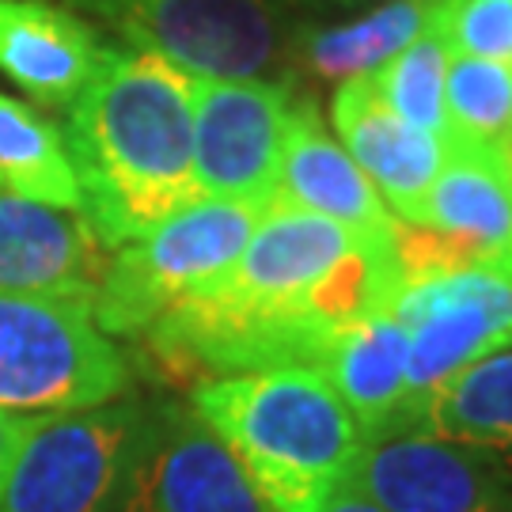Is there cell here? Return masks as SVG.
<instances>
[{
  "label": "cell",
  "instance_id": "cell-16",
  "mask_svg": "<svg viewBox=\"0 0 512 512\" xmlns=\"http://www.w3.org/2000/svg\"><path fill=\"white\" fill-rule=\"evenodd\" d=\"M418 224L475 239L490 251L497 270L512 274V175L501 152L452 141Z\"/></svg>",
  "mask_w": 512,
  "mask_h": 512
},
{
  "label": "cell",
  "instance_id": "cell-25",
  "mask_svg": "<svg viewBox=\"0 0 512 512\" xmlns=\"http://www.w3.org/2000/svg\"><path fill=\"white\" fill-rule=\"evenodd\" d=\"M327 512H387V509H380L365 490H357V486L349 482L346 490H338V497L327 505Z\"/></svg>",
  "mask_w": 512,
  "mask_h": 512
},
{
  "label": "cell",
  "instance_id": "cell-17",
  "mask_svg": "<svg viewBox=\"0 0 512 512\" xmlns=\"http://www.w3.org/2000/svg\"><path fill=\"white\" fill-rule=\"evenodd\" d=\"M456 0H391L346 23L311 27L296 38V61L319 80L342 84L353 76H372L395 54L444 23Z\"/></svg>",
  "mask_w": 512,
  "mask_h": 512
},
{
  "label": "cell",
  "instance_id": "cell-11",
  "mask_svg": "<svg viewBox=\"0 0 512 512\" xmlns=\"http://www.w3.org/2000/svg\"><path fill=\"white\" fill-rule=\"evenodd\" d=\"M110 247L92 220L16 194H0V293L92 304Z\"/></svg>",
  "mask_w": 512,
  "mask_h": 512
},
{
  "label": "cell",
  "instance_id": "cell-13",
  "mask_svg": "<svg viewBox=\"0 0 512 512\" xmlns=\"http://www.w3.org/2000/svg\"><path fill=\"white\" fill-rule=\"evenodd\" d=\"M107 46L57 0H0V76L38 107L69 110L92 84Z\"/></svg>",
  "mask_w": 512,
  "mask_h": 512
},
{
  "label": "cell",
  "instance_id": "cell-10",
  "mask_svg": "<svg viewBox=\"0 0 512 512\" xmlns=\"http://www.w3.org/2000/svg\"><path fill=\"white\" fill-rule=\"evenodd\" d=\"M353 486L387 512H512L501 459L429 433L365 440Z\"/></svg>",
  "mask_w": 512,
  "mask_h": 512
},
{
  "label": "cell",
  "instance_id": "cell-19",
  "mask_svg": "<svg viewBox=\"0 0 512 512\" xmlns=\"http://www.w3.org/2000/svg\"><path fill=\"white\" fill-rule=\"evenodd\" d=\"M0 194L84 213V194L61 129L31 103L0 92Z\"/></svg>",
  "mask_w": 512,
  "mask_h": 512
},
{
  "label": "cell",
  "instance_id": "cell-18",
  "mask_svg": "<svg viewBox=\"0 0 512 512\" xmlns=\"http://www.w3.org/2000/svg\"><path fill=\"white\" fill-rule=\"evenodd\" d=\"M414 433L512 459V346L482 357L440 387L421 410Z\"/></svg>",
  "mask_w": 512,
  "mask_h": 512
},
{
  "label": "cell",
  "instance_id": "cell-28",
  "mask_svg": "<svg viewBox=\"0 0 512 512\" xmlns=\"http://www.w3.org/2000/svg\"><path fill=\"white\" fill-rule=\"evenodd\" d=\"M380 4H391V0H380Z\"/></svg>",
  "mask_w": 512,
  "mask_h": 512
},
{
  "label": "cell",
  "instance_id": "cell-15",
  "mask_svg": "<svg viewBox=\"0 0 512 512\" xmlns=\"http://www.w3.org/2000/svg\"><path fill=\"white\" fill-rule=\"evenodd\" d=\"M323 376L342 395L368 440L403 433L410 338L391 311L365 315L361 323L342 330L323 361Z\"/></svg>",
  "mask_w": 512,
  "mask_h": 512
},
{
  "label": "cell",
  "instance_id": "cell-24",
  "mask_svg": "<svg viewBox=\"0 0 512 512\" xmlns=\"http://www.w3.org/2000/svg\"><path fill=\"white\" fill-rule=\"evenodd\" d=\"M31 425H35V418H27V414L0 410V490H4V478L12 471V463H16L19 448H23V440L31 433Z\"/></svg>",
  "mask_w": 512,
  "mask_h": 512
},
{
  "label": "cell",
  "instance_id": "cell-12",
  "mask_svg": "<svg viewBox=\"0 0 512 512\" xmlns=\"http://www.w3.org/2000/svg\"><path fill=\"white\" fill-rule=\"evenodd\" d=\"M330 122L338 133V145L365 171L387 209L399 220L418 224L425 194L437 183L448 145L399 118L372 92L368 76H353L338 84L330 103Z\"/></svg>",
  "mask_w": 512,
  "mask_h": 512
},
{
  "label": "cell",
  "instance_id": "cell-14",
  "mask_svg": "<svg viewBox=\"0 0 512 512\" xmlns=\"http://www.w3.org/2000/svg\"><path fill=\"white\" fill-rule=\"evenodd\" d=\"M270 205L327 217L365 239H384L395 220V213L376 194V186L368 183L365 171L323 129L319 110L308 99H300L285 148H281Z\"/></svg>",
  "mask_w": 512,
  "mask_h": 512
},
{
  "label": "cell",
  "instance_id": "cell-3",
  "mask_svg": "<svg viewBox=\"0 0 512 512\" xmlns=\"http://www.w3.org/2000/svg\"><path fill=\"white\" fill-rule=\"evenodd\" d=\"M266 209L251 202L198 198L110 251V266L92 300L95 327L107 338H141L175 304L209 289L243 255Z\"/></svg>",
  "mask_w": 512,
  "mask_h": 512
},
{
  "label": "cell",
  "instance_id": "cell-2",
  "mask_svg": "<svg viewBox=\"0 0 512 512\" xmlns=\"http://www.w3.org/2000/svg\"><path fill=\"white\" fill-rule=\"evenodd\" d=\"M190 410L270 512H327L368 440L319 368L209 376L190 387Z\"/></svg>",
  "mask_w": 512,
  "mask_h": 512
},
{
  "label": "cell",
  "instance_id": "cell-7",
  "mask_svg": "<svg viewBox=\"0 0 512 512\" xmlns=\"http://www.w3.org/2000/svg\"><path fill=\"white\" fill-rule=\"evenodd\" d=\"M387 311L410 338L403 433H414L421 410L440 387L482 357L512 346V274L482 266L406 281Z\"/></svg>",
  "mask_w": 512,
  "mask_h": 512
},
{
  "label": "cell",
  "instance_id": "cell-23",
  "mask_svg": "<svg viewBox=\"0 0 512 512\" xmlns=\"http://www.w3.org/2000/svg\"><path fill=\"white\" fill-rule=\"evenodd\" d=\"M440 31L452 54L512 65V0H456Z\"/></svg>",
  "mask_w": 512,
  "mask_h": 512
},
{
  "label": "cell",
  "instance_id": "cell-6",
  "mask_svg": "<svg viewBox=\"0 0 512 512\" xmlns=\"http://www.w3.org/2000/svg\"><path fill=\"white\" fill-rule=\"evenodd\" d=\"M137 403L42 414L0 490V512H122Z\"/></svg>",
  "mask_w": 512,
  "mask_h": 512
},
{
  "label": "cell",
  "instance_id": "cell-22",
  "mask_svg": "<svg viewBox=\"0 0 512 512\" xmlns=\"http://www.w3.org/2000/svg\"><path fill=\"white\" fill-rule=\"evenodd\" d=\"M391 258H395V270H399V285L440 274H459V270H482V266L497 270L490 251L475 239L399 217L391 220Z\"/></svg>",
  "mask_w": 512,
  "mask_h": 512
},
{
  "label": "cell",
  "instance_id": "cell-5",
  "mask_svg": "<svg viewBox=\"0 0 512 512\" xmlns=\"http://www.w3.org/2000/svg\"><path fill=\"white\" fill-rule=\"evenodd\" d=\"M107 23L194 80H270L300 38L285 0H118Z\"/></svg>",
  "mask_w": 512,
  "mask_h": 512
},
{
  "label": "cell",
  "instance_id": "cell-1",
  "mask_svg": "<svg viewBox=\"0 0 512 512\" xmlns=\"http://www.w3.org/2000/svg\"><path fill=\"white\" fill-rule=\"evenodd\" d=\"M65 148L84 217L110 251L198 202L194 76L145 50L107 46L99 73L65 110Z\"/></svg>",
  "mask_w": 512,
  "mask_h": 512
},
{
  "label": "cell",
  "instance_id": "cell-8",
  "mask_svg": "<svg viewBox=\"0 0 512 512\" xmlns=\"http://www.w3.org/2000/svg\"><path fill=\"white\" fill-rule=\"evenodd\" d=\"M296 107L285 80H194L198 194L266 209Z\"/></svg>",
  "mask_w": 512,
  "mask_h": 512
},
{
  "label": "cell",
  "instance_id": "cell-27",
  "mask_svg": "<svg viewBox=\"0 0 512 512\" xmlns=\"http://www.w3.org/2000/svg\"><path fill=\"white\" fill-rule=\"evenodd\" d=\"M497 152H501V160H505V167H509V175H512V137L501 148H497Z\"/></svg>",
  "mask_w": 512,
  "mask_h": 512
},
{
  "label": "cell",
  "instance_id": "cell-9",
  "mask_svg": "<svg viewBox=\"0 0 512 512\" xmlns=\"http://www.w3.org/2000/svg\"><path fill=\"white\" fill-rule=\"evenodd\" d=\"M122 512H270L190 406L141 410Z\"/></svg>",
  "mask_w": 512,
  "mask_h": 512
},
{
  "label": "cell",
  "instance_id": "cell-4",
  "mask_svg": "<svg viewBox=\"0 0 512 512\" xmlns=\"http://www.w3.org/2000/svg\"><path fill=\"white\" fill-rule=\"evenodd\" d=\"M126 353L95 327L92 304L0 293V410L76 414L129 391Z\"/></svg>",
  "mask_w": 512,
  "mask_h": 512
},
{
  "label": "cell",
  "instance_id": "cell-26",
  "mask_svg": "<svg viewBox=\"0 0 512 512\" xmlns=\"http://www.w3.org/2000/svg\"><path fill=\"white\" fill-rule=\"evenodd\" d=\"M73 8H80V12H92V16H99V19H107V12L118 4V0H69Z\"/></svg>",
  "mask_w": 512,
  "mask_h": 512
},
{
  "label": "cell",
  "instance_id": "cell-21",
  "mask_svg": "<svg viewBox=\"0 0 512 512\" xmlns=\"http://www.w3.org/2000/svg\"><path fill=\"white\" fill-rule=\"evenodd\" d=\"M444 27V23H440ZM433 27L414 38L403 54H395L368 76L372 92L410 126L425 129L448 145V114H444V76H448V38Z\"/></svg>",
  "mask_w": 512,
  "mask_h": 512
},
{
  "label": "cell",
  "instance_id": "cell-20",
  "mask_svg": "<svg viewBox=\"0 0 512 512\" xmlns=\"http://www.w3.org/2000/svg\"><path fill=\"white\" fill-rule=\"evenodd\" d=\"M448 145L501 148L512 137V65L486 57H448L444 76Z\"/></svg>",
  "mask_w": 512,
  "mask_h": 512
}]
</instances>
